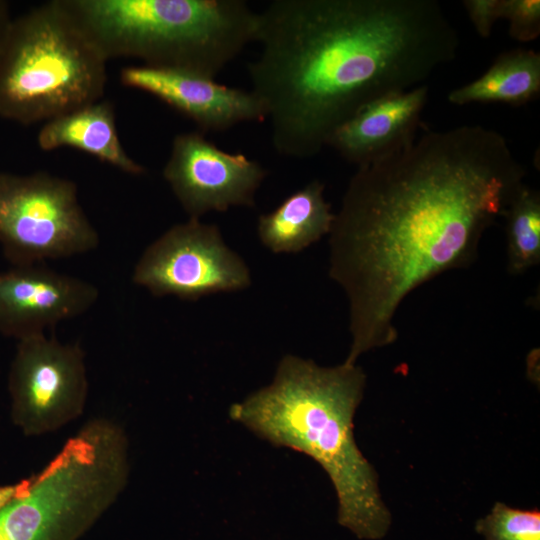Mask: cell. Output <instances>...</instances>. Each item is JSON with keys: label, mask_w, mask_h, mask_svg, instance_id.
I'll return each instance as SVG.
<instances>
[{"label": "cell", "mask_w": 540, "mask_h": 540, "mask_svg": "<svg viewBox=\"0 0 540 540\" xmlns=\"http://www.w3.org/2000/svg\"><path fill=\"white\" fill-rule=\"evenodd\" d=\"M525 175L505 137L480 124L427 132L357 167L329 233V276L349 302L345 361L394 343L405 297L476 259Z\"/></svg>", "instance_id": "6da1fadb"}, {"label": "cell", "mask_w": 540, "mask_h": 540, "mask_svg": "<svg viewBox=\"0 0 540 540\" xmlns=\"http://www.w3.org/2000/svg\"><path fill=\"white\" fill-rule=\"evenodd\" d=\"M255 42L251 91L273 147L307 159L365 105L425 84L460 40L436 0H274Z\"/></svg>", "instance_id": "7a4b0ae2"}, {"label": "cell", "mask_w": 540, "mask_h": 540, "mask_svg": "<svg viewBox=\"0 0 540 540\" xmlns=\"http://www.w3.org/2000/svg\"><path fill=\"white\" fill-rule=\"evenodd\" d=\"M365 384L356 363L324 367L285 355L272 382L232 404L229 416L273 446L314 459L335 489L337 522L359 539L379 540L392 518L353 430Z\"/></svg>", "instance_id": "3957f363"}, {"label": "cell", "mask_w": 540, "mask_h": 540, "mask_svg": "<svg viewBox=\"0 0 540 540\" xmlns=\"http://www.w3.org/2000/svg\"><path fill=\"white\" fill-rule=\"evenodd\" d=\"M108 61L219 74L255 41L258 13L242 0H61Z\"/></svg>", "instance_id": "277c9868"}, {"label": "cell", "mask_w": 540, "mask_h": 540, "mask_svg": "<svg viewBox=\"0 0 540 540\" xmlns=\"http://www.w3.org/2000/svg\"><path fill=\"white\" fill-rule=\"evenodd\" d=\"M123 426L98 416L69 437L0 507V540H79L113 506L129 481Z\"/></svg>", "instance_id": "5b68a950"}, {"label": "cell", "mask_w": 540, "mask_h": 540, "mask_svg": "<svg viewBox=\"0 0 540 540\" xmlns=\"http://www.w3.org/2000/svg\"><path fill=\"white\" fill-rule=\"evenodd\" d=\"M107 62L61 0L33 8L0 46V118L31 125L101 100Z\"/></svg>", "instance_id": "8992f818"}, {"label": "cell", "mask_w": 540, "mask_h": 540, "mask_svg": "<svg viewBox=\"0 0 540 540\" xmlns=\"http://www.w3.org/2000/svg\"><path fill=\"white\" fill-rule=\"evenodd\" d=\"M0 245L13 266H25L90 252L99 234L72 180L0 172Z\"/></svg>", "instance_id": "52a82bcc"}, {"label": "cell", "mask_w": 540, "mask_h": 540, "mask_svg": "<svg viewBox=\"0 0 540 540\" xmlns=\"http://www.w3.org/2000/svg\"><path fill=\"white\" fill-rule=\"evenodd\" d=\"M8 390L12 423L27 437L53 433L85 410L88 377L79 343L38 335L18 341Z\"/></svg>", "instance_id": "ba28073f"}, {"label": "cell", "mask_w": 540, "mask_h": 540, "mask_svg": "<svg viewBox=\"0 0 540 540\" xmlns=\"http://www.w3.org/2000/svg\"><path fill=\"white\" fill-rule=\"evenodd\" d=\"M132 280L155 296L195 301L244 290L251 285V274L216 225L189 218L147 246L135 264Z\"/></svg>", "instance_id": "9c48e42d"}, {"label": "cell", "mask_w": 540, "mask_h": 540, "mask_svg": "<svg viewBox=\"0 0 540 540\" xmlns=\"http://www.w3.org/2000/svg\"><path fill=\"white\" fill-rule=\"evenodd\" d=\"M162 173L192 219L210 211L255 206L256 192L267 175L259 162L220 149L201 131L174 137Z\"/></svg>", "instance_id": "30bf717a"}, {"label": "cell", "mask_w": 540, "mask_h": 540, "mask_svg": "<svg viewBox=\"0 0 540 540\" xmlns=\"http://www.w3.org/2000/svg\"><path fill=\"white\" fill-rule=\"evenodd\" d=\"M92 283L44 263L0 273V333L22 340L44 335L87 312L98 300Z\"/></svg>", "instance_id": "8fae6325"}, {"label": "cell", "mask_w": 540, "mask_h": 540, "mask_svg": "<svg viewBox=\"0 0 540 540\" xmlns=\"http://www.w3.org/2000/svg\"><path fill=\"white\" fill-rule=\"evenodd\" d=\"M120 80L191 119L202 133L266 120L264 106L251 90L225 86L195 72L141 64L124 67Z\"/></svg>", "instance_id": "7c38bea8"}, {"label": "cell", "mask_w": 540, "mask_h": 540, "mask_svg": "<svg viewBox=\"0 0 540 540\" xmlns=\"http://www.w3.org/2000/svg\"><path fill=\"white\" fill-rule=\"evenodd\" d=\"M428 94L423 84L370 102L335 130L327 146L357 167L405 149L416 140Z\"/></svg>", "instance_id": "4fadbf2b"}, {"label": "cell", "mask_w": 540, "mask_h": 540, "mask_svg": "<svg viewBox=\"0 0 540 540\" xmlns=\"http://www.w3.org/2000/svg\"><path fill=\"white\" fill-rule=\"evenodd\" d=\"M37 143L43 151L70 147L127 174L145 173V168L121 144L114 105L107 100H98L44 122Z\"/></svg>", "instance_id": "5bb4252c"}, {"label": "cell", "mask_w": 540, "mask_h": 540, "mask_svg": "<svg viewBox=\"0 0 540 540\" xmlns=\"http://www.w3.org/2000/svg\"><path fill=\"white\" fill-rule=\"evenodd\" d=\"M335 213L324 198V184L313 180L258 218L261 243L273 253H298L329 234Z\"/></svg>", "instance_id": "9a60e30c"}, {"label": "cell", "mask_w": 540, "mask_h": 540, "mask_svg": "<svg viewBox=\"0 0 540 540\" xmlns=\"http://www.w3.org/2000/svg\"><path fill=\"white\" fill-rule=\"evenodd\" d=\"M540 93V53L516 48L502 52L477 79L453 89L448 101L454 105L502 103L521 106Z\"/></svg>", "instance_id": "2e32d148"}, {"label": "cell", "mask_w": 540, "mask_h": 540, "mask_svg": "<svg viewBox=\"0 0 540 540\" xmlns=\"http://www.w3.org/2000/svg\"><path fill=\"white\" fill-rule=\"evenodd\" d=\"M502 217L505 219L507 270L519 275L540 263V193L524 184Z\"/></svg>", "instance_id": "e0dca14e"}, {"label": "cell", "mask_w": 540, "mask_h": 540, "mask_svg": "<svg viewBox=\"0 0 540 540\" xmlns=\"http://www.w3.org/2000/svg\"><path fill=\"white\" fill-rule=\"evenodd\" d=\"M475 530L485 540H540V512L496 502L489 514L477 520Z\"/></svg>", "instance_id": "ac0fdd59"}, {"label": "cell", "mask_w": 540, "mask_h": 540, "mask_svg": "<svg viewBox=\"0 0 540 540\" xmlns=\"http://www.w3.org/2000/svg\"><path fill=\"white\" fill-rule=\"evenodd\" d=\"M501 19L508 22V33L512 39L533 41L540 35V1L502 0Z\"/></svg>", "instance_id": "d6986e66"}, {"label": "cell", "mask_w": 540, "mask_h": 540, "mask_svg": "<svg viewBox=\"0 0 540 540\" xmlns=\"http://www.w3.org/2000/svg\"><path fill=\"white\" fill-rule=\"evenodd\" d=\"M463 6L477 34L490 37L493 27L502 15V0H464Z\"/></svg>", "instance_id": "ffe728a7"}, {"label": "cell", "mask_w": 540, "mask_h": 540, "mask_svg": "<svg viewBox=\"0 0 540 540\" xmlns=\"http://www.w3.org/2000/svg\"><path fill=\"white\" fill-rule=\"evenodd\" d=\"M11 21L12 18L10 16L9 4L6 1L0 0V46Z\"/></svg>", "instance_id": "44dd1931"}]
</instances>
